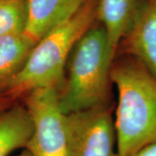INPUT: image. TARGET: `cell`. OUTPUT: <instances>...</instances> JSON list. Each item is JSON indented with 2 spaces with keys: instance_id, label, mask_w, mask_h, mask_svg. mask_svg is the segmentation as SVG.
<instances>
[{
  "instance_id": "cell-6",
  "label": "cell",
  "mask_w": 156,
  "mask_h": 156,
  "mask_svg": "<svg viewBox=\"0 0 156 156\" xmlns=\"http://www.w3.org/2000/svg\"><path fill=\"white\" fill-rule=\"evenodd\" d=\"M125 37L129 52L156 78V0L141 4Z\"/></svg>"
},
{
  "instance_id": "cell-4",
  "label": "cell",
  "mask_w": 156,
  "mask_h": 156,
  "mask_svg": "<svg viewBox=\"0 0 156 156\" xmlns=\"http://www.w3.org/2000/svg\"><path fill=\"white\" fill-rule=\"evenodd\" d=\"M24 96L33 123L28 150L33 156H69L66 115L60 107L58 87L36 89Z\"/></svg>"
},
{
  "instance_id": "cell-12",
  "label": "cell",
  "mask_w": 156,
  "mask_h": 156,
  "mask_svg": "<svg viewBox=\"0 0 156 156\" xmlns=\"http://www.w3.org/2000/svg\"><path fill=\"white\" fill-rule=\"evenodd\" d=\"M130 156H156V140L141 147Z\"/></svg>"
},
{
  "instance_id": "cell-3",
  "label": "cell",
  "mask_w": 156,
  "mask_h": 156,
  "mask_svg": "<svg viewBox=\"0 0 156 156\" xmlns=\"http://www.w3.org/2000/svg\"><path fill=\"white\" fill-rule=\"evenodd\" d=\"M115 57L102 25H93L73 49L68 76L58 89L62 112L69 115L103 105L108 95Z\"/></svg>"
},
{
  "instance_id": "cell-5",
  "label": "cell",
  "mask_w": 156,
  "mask_h": 156,
  "mask_svg": "<svg viewBox=\"0 0 156 156\" xmlns=\"http://www.w3.org/2000/svg\"><path fill=\"white\" fill-rule=\"evenodd\" d=\"M69 156H118L115 122L103 104L66 115Z\"/></svg>"
},
{
  "instance_id": "cell-7",
  "label": "cell",
  "mask_w": 156,
  "mask_h": 156,
  "mask_svg": "<svg viewBox=\"0 0 156 156\" xmlns=\"http://www.w3.org/2000/svg\"><path fill=\"white\" fill-rule=\"evenodd\" d=\"M88 0H27L24 33L36 44L61 23L75 15Z\"/></svg>"
},
{
  "instance_id": "cell-10",
  "label": "cell",
  "mask_w": 156,
  "mask_h": 156,
  "mask_svg": "<svg viewBox=\"0 0 156 156\" xmlns=\"http://www.w3.org/2000/svg\"><path fill=\"white\" fill-rule=\"evenodd\" d=\"M35 44L24 32L0 37V95H5Z\"/></svg>"
},
{
  "instance_id": "cell-1",
  "label": "cell",
  "mask_w": 156,
  "mask_h": 156,
  "mask_svg": "<svg viewBox=\"0 0 156 156\" xmlns=\"http://www.w3.org/2000/svg\"><path fill=\"white\" fill-rule=\"evenodd\" d=\"M118 91L115 122L118 156H130L156 140V78L137 59L112 67Z\"/></svg>"
},
{
  "instance_id": "cell-9",
  "label": "cell",
  "mask_w": 156,
  "mask_h": 156,
  "mask_svg": "<svg viewBox=\"0 0 156 156\" xmlns=\"http://www.w3.org/2000/svg\"><path fill=\"white\" fill-rule=\"evenodd\" d=\"M33 123L25 105H11L0 111V156L27 147Z\"/></svg>"
},
{
  "instance_id": "cell-13",
  "label": "cell",
  "mask_w": 156,
  "mask_h": 156,
  "mask_svg": "<svg viewBox=\"0 0 156 156\" xmlns=\"http://www.w3.org/2000/svg\"><path fill=\"white\" fill-rule=\"evenodd\" d=\"M13 101H14V100H12L8 95H0V111L11 107Z\"/></svg>"
},
{
  "instance_id": "cell-14",
  "label": "cell",
  "mask_w": 156,
  "mask_h": 156,
  "mask_svg": "<svg viewBox=\"0 0 156 156\" xmlns=\"http://www.w3.org/2000/svg\"><path fill=\"white\" fill-rule=\"evenodd\" d=\"M16 156H33V154H32L30 151L27 150V151H24L23 153H22V154H18V155H16Z\"/></svg>"
},
{
  "instance_id": "cell-8",
  "label": "cell",
  "mask_w": 156,
  "mask_h": 156,
  "mask_svg": "<svg viewBox=\"0 0 156 156\" xmlns=\"http://www.w3.org/2000/svg\"><path fill=\"white\" fill-rule=\"evenodd\" d=\"M142 3L140 0H99L98 19L105 29L113 54L130 30Z\"/></svg>"
},
{
  "instance_id": "cell-2",
  "label": "cell",
  "mask_w": 156,
  "mask_h": 156,
  "mask_svg": "<svg viewBox=\"0 0 156 156\" xmlns=\"http://www.w3.org/2000/svg\"><path fill=\"white\" fill-rule=\"evenodd\" d=\"M99 0H88L79 11L35 44L6 95L12 100L45 87H60L73 49L98 19Z\"/></svg>"
},
{
  "instance_id": "cell-11",
  "label": "cell",
  "mask_w": 156,
  "mask_h": 156,
  "mask_svg": "<svg viewBox=\"0 0 156 156\" xmlns=\"http://www.w3.org/2000/svg\"><path fill=\"white\" fill-rule=\"evenodd\" d=\"M27 23V0H0V37L23 33Z\"/></svg>"
}]
</instances>
